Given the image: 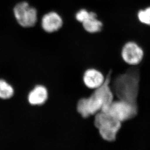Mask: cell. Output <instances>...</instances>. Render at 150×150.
I'll return each instance as SVG.
<instances>
[{
    "label": "cell",
    "instance_id": "1",
    "mask_svg": "<svg viewBox=\"0 0 150 150\" xmlns=\"http://www.w3.org/2000/svg\"><path fill=\"white\" fill-rule=\"evenodd\" d=\"M111 71H109L101 86L94 89L89 97L78 100L77 110L83 118L95 115L113 101L114 95L111 88Z\"/></svg>",
    "mask_w": 150,
    "mask_h": 150
},
{
    "label": "cell",
    "instance_id": "5",
    "mask_svg": "<svg viewBox=\"0 0 150 150\" xmlns=\"http://www.w3.org/2000/svg\"><path fill=\"white\" fill-rule=\"evenodd\" d=\"M13 11L17 22L22 27L30 28L34 26L37 23V9L29 6L27 2L18 3L15 6Z\"/></svg>",
    "mask_w": 150,
    "mask_h": 150
},
{
    "label": "cell",
    "instance_id": "13",
    "mask_svg": "<svg viewBox=\"0 0 150 150\" xmlns=\"http://www.w3.org/2000/svg\"><path fill=\"white\" fill-rule=\"evenodd\" d=\"M94 13L93 12H89L85 9H82L77 12L75 15V18L77 21L82 23L90 18Z\"/></svg>",
    "mask_w": 150,
    "mask_h": 150
},
{
    "label": "cell",
    "instance_id": "4",
    "mask_svg": "<svg viewBox=\"0 0 150 150\" xmlns=\"http://www.w3.org/2000/svg\"><path fill=\"white\" fill-rule=\"evenodd\" d=\"M101 111L109 114L121 122H123L134 118L137 115L139 108L137 104L118 100H113Z\"/></svg>",
    "mask_w": 150,
    "mask_h": 150
},
{
    "label": "cell",
    "instance_id": "11",
    "mask_svg": "<svg viewBox=\"0 0 150 150\" xmlns=\"http://www.w3.org/2000/svg\"><path fill=\"white\" fill-rule=\"evenodd\" d=\"M14 89L4 80L0 79V98L8 99L13 96Z\"/></svg>",
    "mask_w": 150,
    "mask_h": 150
},
{
    "label": "cell",
    "instance_id": "9",
    "mask_svg": "<svg viewBox=\"0 0 150 150\" xmlns=\"http://www.w3.org/2000/svg\"><path fill=\"white\" fill-rule=\"evenodd\" d=\"M48 98L47 89L42 86H37L29 93L28 101L32 105H41L45 103Z\"/></svg>",
    "mask_w": 150,
    "mask_h": 150
},
{
    "label": "cell",
    "instance_id": "8",
    "mask_svg": "<svg viewBox=\"0 0 150 150\" xmlns=\"http://www.w3.org/2000/svg\"><path fill=\"white\" fill-rule=\"evenodd\" d=\"M63 23L62 18L59 15L55 12H51L43 17L41 26L47 33H54L61 28Z\"/></svg>",
    "mask_w": 150,
    "mask_h": 150
},
{
    "label": "cell",
    "instance_id": "12",
    "mask_svg": "<svg viewBox=\"0 0 150 150\" xmlns=\"http://www.w3.org/2000/svg\"><path fill=\"white\" fill-rule=\"evenodd\" d=\"M137 18L140 23L150 26V6L139 11Z\"/></svg>",
    "mask_w": 150,
    "mask_h": 150
},
{
    "label": "cell",
    "instance_id": "6",
    "mask_svg": "<svg viewBox=\"0 0 150 150\" xmlns=\"http://www.w3.org/2000/svg\"><path fill=\"white\" fill-rule=\"evenodd\" d=\"M123 61L132 66L140 64L144 57V52L139 46L133 41H129L123 46L121 52Z\"/></svg>",
    "mask_w": 150,
    "mask_h": 150
},
{
    "label": "cell",
    "instance_id": "2",
    "mask_svg": "<svg viewBox=\"0 0 150 150\" xmlns=\"http://www.w3.org/2000/svg\"><path fill=\"white\" fill-rule=\"evenodd\" d=\"M139 82V67L133 66L124 74L117 76L113 81L111 88L114 95H116L118 100L137 104Z\"/></svg>",
    "mask_w": 150,
    "mask_h": 150
},
{
    "label": "cell",
    "instance_id": "10",
    "mask_svg": "<svg viewBox=\"0 0 150 150\" xmlns=\"http://www.w3.org/2000/svg\"><path fill=\"white\" fill-rule=\"evenodd\" d=\"M83 27L87 32L91 34L98 33L102 30L103 24L97 18L95 13L90 18L82 23Z\"/></svg>",
    "mask_w": 150,
    "mask_h": 150
},
{
    "label": "cell",
    "instance_id": "3",
    "mask_svg": "<svg viewBox=\"0 0 150 150\" xmlns=\"http://www.w3.org/2000/svg\"><path fill=\"white\" fill-rule=\"evenodd\" d=\"M94 125L102 139L108 142L116 140L122 122L109 114L100 111L95 115Z\"/></svg>",
    "mask_w": 150,
    "mask_h": 150
},
{
    "label": "cell",
    "instance_id": "7",
    "mask_svg": "<svg viewBox=\"0 0 150 150\" xmlns=\"http://www.w3.org/2000/svg\"><path fill=\"white\" fill-rule=\"evenodd\" d=\"M83 80L87 88L95 89L99 88L105 82V77L99 71L92 68L85 71Z\"/></svg>",
    "mask_w": 150,
    "mask_h": 150
}]
</instances>
